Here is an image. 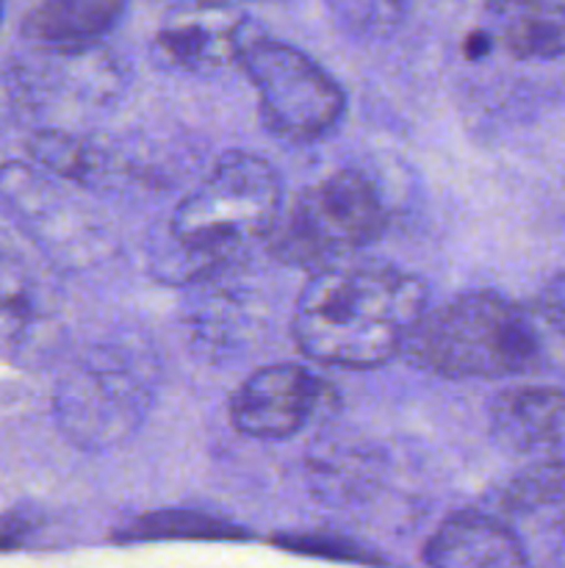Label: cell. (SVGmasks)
Listing matches in <instances>:
<instances>
[{"mask_svg":"<svg viewBox=\"0 0 565 568\" xmlns=\"http://www.w3.org/2000/svg\"><path fill=\"white\" fill-rule=\"evenodd\" d=\"M430 308L421 277L388 264H343L310 275L294 303L291 338L325 366L371 369L402 355Z\"/></svg>","mask_w":565,"mask_h":568,"instance_id":"6da1fadb","label":"cell"},{"mask_svg":"<svg viewBox=\"0 0 565 568\" xmlns=\"http://www.w3.org/2000/svg\"><path fill=\"white\" fill-rule=\"evenodd\" d=\"M402 358L438 377H518L543 366L535 316L493 288H474L427 308L408 336Z\"/></svg>","mask_w":565,"mask_h":568,"instance_id":"7a4b0ae2","label":"cell"},{"mask_svg":"<svg viewBox=\"0 0 565 568\" xmlns=\"http://www.w3.org/2000/svg\"><path fill=\"white\" fill-rule=\"evenodd\" d=\"M282 211L275 166L247 150H227L172 211V239L192 261L216 270L266 242Z\"/></svg>","mask_w":565,"mask_h":568,"instance_id":"3957f363","label":"cell"},{"mask_svg":"<svg viewBox=\"0 0 565 568\" xmlns=\"http://www.w3.org/2000/svg\"><path fill=\"white\" fill-rule=\"evenodd\" d=\"M388 205L366 172L338 170L305 186L277 216L269 255L308 275L343 264L388 231Z\"/></svg>","mask_w":565,"mask_h":568,"instance_id":"277c9868","label":"cell"},{"mask_svg":"<svg viewBox=\"0 0 565 568\" xmlns=\"http://www.w3.org/2000/svg\"><path fill=\"white\" fill-rule=\"evenodd\" d=\"M236 64L258 94L266 131L280 142L308 144L325 139L347 111V94L336 78L294 44L247 37Z\"/></svg>","mask_w":565,"mask_h":568,"instance_id":"5b68a950","label":"cell"},{"mask_svg":"<svg viewBox=\"0 0 565 568\" xmlns=\"http://www.w3.org/2000/svg\"><path fill=\"white\" fill-rule=\"evenodd\" d=\"M153 403L147 366L125 349L103 347L81 361L61 383L55 410L66 436L86 449L127 442Z\"/></svg>","mask_w":565,"mask_h":568,"instance_id":"8992f818","label":"cell"},{"mask_svg":"<svg viewBox=\"0 0 565 568\" xmlns=\"http://www.w3.org/2000/svg\"><path fill=\"white\" fill-rule=\"evenodd\" d=\"M330 386L299 364H269L233 392L227 414L238 433L260 442H282L305 430L330 399Z\"/></svg>","mask_w":565,"mask_h":568,"instance_id":"52a82bcc","label":"cell"},{"mask_svg":"<svg viewBox=\"0 0 565 568\" xmlns=\"http://www.w3.org/2000/svg\"><path fill=\"white\" fill-rule=\"evenodd\" d=\"M491 433L507 453L535 460L565 458V392L518 386L499 394L487 410Z\"/></svg>","mask_w":565,"mask_h":568,"instance_id":"ba28073f","label":"cell"},{"mask_svg":"<svg viewBox=\"0 0 565 568\" xmlns=\"http://www.w3.org/2000/svg\"><path fill=\"white\" fill-rule=\"evenodd\" d=\"M424 560L430 568H532L518 536L480 510L449 516L427 544Z\"/></svg>","mask_w":565,"mask_h":568,"instance_id":"9c48e42d","label":"cell"},{"mask_svg":"<svg viewBox=\"0 0 565 568\" xmlns=\"http://www.w3.org/2000/svg\"><path fill=\"white\" fill-rule=\"evenodd\" d=\"M244 20L222 3H205L192 11L172 14V20L155 37L161 53L186 70H214L238 59Z\"/></svg>","mask_w":565,"mask_h":568,"instance_id":"30bf717a","label":"cell"},{"mask_svg":"<svg viewBox=\"0 0 565 568\" xmlns=\"http://www.w3.org/2000/svg\"><path fill=\"white\" fill-rule=\"evenodd\" d=\"M127 0H42L22 20V37L53 53H86L120 26Z\"/></svg>","mask_w":565,"mask_h":568,"instance_id":"8fae6325","label":"cell"},{"mask_svg":"<svg viewBox=\"0 0 565 568\" xmlns=\"http://www.w3.org/2000/svg\"><path fill=\"white\" fill-rule=\"evenodd\" d=\"M491 26L513 59L548 61L565 55V6L552 0H493Z\"/></svg>","mask_w":565,"mask_h":568,"instance_id":"7c38bea8","label":"cell"},{"mask_svg":"<svg viewBox=\"0 0 565 568\" xmlns=\"http://www.w3.org/2000/svg\"><path fill=\"white\" fill-rule=\"evenodd\" d=\"M120 541H238L247 538L233 521L210 516L205 510H153L122 527Z\"/></svg>","mask_w":565,"mask_h":568,"instance_id":"4fadbf2b","label":"cell"},{"mask_svg":"<svg viewBox=\"0 0 565 568\" xmlns=\"http://www.w3.org/2000/svg\"><path fill=\"white\" fill-rule=\"evenodd\" d=\"M325 6L336 26L358 39L388 37L408 14V0H325Z\"/></svg>","mask_w":565,"mask_h":568,"instance_id":"5bb4252c","label":"cell"},{"mask_svg":"<svg viewBox=\"0 0 565 568\" xmlns=\"http://www.w3.org/2000/svg\"><path fill=\"white\" fill-rule=\"evenodd\" d=\"M280 547L294 549V552L321 555L332 560H355V564H369V555L352 541H343L338 536H282Z\"/></svg>","mask_w":565,"mask_h":568,"instance_id":"9a60e30c","label":"cell"},{"mask_svg":"<svg viewBox=\"0 0 565 568\" xmlns=\"http://www.w3.org/2000/svg\"><path fill=\"white\" fill-rule=\"evenodd\" d=\"M537 314H541V320L546 322V325H552L559 336H565V272L543 288L541 300H537Z\"/></svg>","mask_w":565,"mask_h":568,"instance_id":"2e32d148","label":"cell"},{"mask_svg":"<svg viewBox=\"0 0 565 568\" xmlns=\"http://www.w3.org/2000/svg\"><path fill=\"white\" fill-rule=\"evenodd\" d=\"M22 532H25V525L20 519H11V516H3L0 519V549H11L22 541Z\"/></svg>","mask_w":565,"mask_h":568,"instance_id":"e0dca14e","label":"cell"},{"mask_svg":"<svg viewBox=\"0 0 565 568\" xmlns=\"http://www.w3.org/2000/svg\"><path fill=\"white\" fill-rule=\"evenodd\" d=\"M554 568H565V527L557 538V547H554Z\"/></svg>","mask_w":565,"mask_h":568,"instance_id":"ac0fdd59","label":"cell"},{"mask_svg":"<svg viewBox=\"0 0 565 568\" xmlns=\"http://www.w3.org/2000/svg\"><path fill=\"white\" fill-rule=\"evenodd\" d=\"M0 14H3V0H0Z\"/></svg>","mask_w":565,"mask_h":568,"instance_id":"d6986e66","label":"cell"}]
</instances>
